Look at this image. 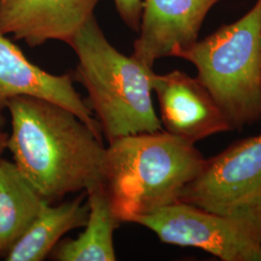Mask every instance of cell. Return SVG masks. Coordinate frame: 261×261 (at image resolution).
<instances>
[{
  "mask_svg": "<svg viewBox=\"0 0 261 261\" xmlns=\"http://www.w3.org/2000/svg\"><path fill=\"white\" fill-rule=\"evenodd\" d=\"M85 193L88 219L84 231L75 239L58 243L53 256L59 261L116 260L113 233L121 222L112 209L103 182L88 188Z\"/></svg>",
  "mask_w": 261,
  "mask_h": 261,
  "instance_id": "obj_11",
  "label": "cell"
},
{
  "mask_svg": "<svg viewBox=\"0 0 261 261\" xmlns=\"http://www.w3.org/2000/svg\"><path fill=\"white\" fill-rule=\"evenodd\" d=\"M68 45L77 56L74 82L85 88V102L109 143L126 136L163 130L152 100L153 68L118 51L95 17Z\"/></svg>",
  "mask_w": 261,
  "mask_h": 261,
  "instance_id": "obj_3",
  "label": "cell"
},
{
  "mask_svg": "<svg viewBox=\"0 0 261 261\" xmlns=\"http://www.w3.org/2000/svg\"><path fill=\"white\" fill-rule=\"evenodd\" d=\"M153 92L166 132L196 144L220 133L233 130L223 110L202 84L174 70L153 76Z\"/></svg>",
  "mask_w": 261,
  "mask_h": 261,
  "instance_id": "obj_7",
  "label": "cell"
},
{
  "mask_svg": "<svg viewBox=\"0 0 261 261\" xmlns=\"http://www.w3.org/2000/svg\"><path fill=\"white\" fill-rule=\"evenodd\" d=\"M179 201L224 214L261 203V133L206 159Z\"/></svg>",
  "mask_w": 261,
  "mask_h": 261,
  "instance_id": "obj_6",
  "label": "cell"
},
{
  "mask_svg": "<svg viewBox=\"0 0 261 261\" xmlns=\"http://www.w3.org/2000/svg\"><path fill=\"white\" fill-rule=\"evenodd\" d=\"M47 202L15 163L0 158V255L7 254Z\"/></svg>",
  "mask_w": 261,
  "mask_h": 261,
  "instance_id": "obj_13",
  "label": "cell"
},
{
  "mask_svg": "<svg viewBox=\"0 0 261 261\" xmlns=\"http://www.w3.org/2000/svg\"><path fill=\"white\" fill-rule=\"evenodd\" d=\"M222 0H142L132 56L153 68L161 58L193 46L209 11Z\"/></svg>",
  "mask_w": 261,
  "mask_h": 261,
  "instance_id": "obj_8",
  "label": "cell"
},
{
  "mask_svg": "<svg viewBox=\"0 0 261 261\" xmlns=\"http://www.w3.org/2000/svg\"><path fill=\"white\" fill-rule=\"evenodd\" d=\"M29 96L59 105L79 118L98 136L99 123L85 99L75 90L73 75H54L29 61L11 40L0 33V112L11 99Z\"/></svg>",
  "mask_w": 261,
  "mask_h": 261,
  "instance_id": "obj_9",
  "label": "cell"
},
{
  "mask_svg": "<svg viewBox=\"0 0 261 261\" xmlns=\"http://www.w3.org/2000/svg\"><path fill=\"white\" fill-rule=\"evenodd\" d=\"M100 0H0V33L30 47L56 40L69 44L94 17Z\"/></svg>",
  "mask_w": 261,
  "mask_h": 261,
  "instance_id": "obj_10",
  "label": "cell"
},
{
  "mask_svg": "<svg viewBox=\"0 0 261 261\" xmlns=\"http://www.w3.org/2000/svg\"><path fill=\"white\" fill-rule=\"evenodd\" d=\"M206 158L194 143L165 130L122 137L109 143L103 184L121 223L179 202Z\"/></svg>",
  "mask_w": 261,
  "mask_h": 261,
  "instance_id": "obj_2",
  "label": "cell"
},
{
  "mask_svg": "<svg viewBox=\"0 0 261 261\" xmlns=\"http://www.w3.org/2000/svg\"><path fill=\"white\" fill-rule=\"evenodd\" d=\"M7 149L48 203L103 182L107 147L74 112L29 96L11 99Z\"/></svg>",
  "mask_w": 261,
  "mask_h": 261,
  "instance_id": "obj_1",
  "label": "cell"
},
{
  "mask_svg": "<svg viewBox=\"0 0 261 261\" xmlns=\"http://www.w3.org/2000/svg\"><path fill=\"white\" fill-rule=\"evenodd\" d=\"M8 138H9V135L0 132V158H1L2 154H3V152L7 149Z\"/></svg>",
  "mask_w": 261,
  "mask_h": 261,
  "instance_id": "obj_15",
  "label": "cell"
},
{
  "mask_svg": "<svg viewBox=\"0 0 261 261\" xmlns=\"http://www.w3.org/2000/svg\"><path fill=\"white\" fill-rule=\"evenodd\" d=\"M134 224L162 243L200 249L221 260L261 261V203L224 214L179 201Z\"/></svg>",
  "mask_w": 261,
  "mask_h": 261,
  "instance_id": "obj_5",
  "label": "cell"
},
{
  "mask_svg": "<svg viewBox=\"0 0 261 261\" xmlns=\"http://www.w3.org/2000/svg\"><path fill=\"white\" fill-rule=\"evenodd\" d=\"M123 22L135 32H139L142 0H113Z\"/></svg>",
  "mask_w": 261,
  "mask_h": 261,
  "instance_id": "obj_14",
  "label": "cell"
},
{
  "mask_svg": "<svg viewBox=\"0 0 261 261\" xmlns=\"http://www.w3.org/2000/svg\"><path fill=\"white\" fill-rule=\"evenodd\" d=\"M86 193L59 205L47 202L27 231L7 252L8 261H42L69 231L84 227L88 219Z\"/></svg>",
  "mask_w": 261,
  "mask_h": 261,
  "instance_id": "obj_12",
  "label": "cell"
},
{
  "mask_svg": "<svg viewBox=\"0 0 261 261\" xmlns=\"http://www.w3.org/2000/svg\"><path fill=\"white\" fill-rule=\"evenodd\" d=\"M3 124H4V117L2 116V114H1V112H0V129L2 128Z\"/></svg>",
  "mask_w": 261,
  "mask_h": 261,
  "instance_id": "obj_16",
  "label": "cell"
},
{
  "mask_svg": "<svg viewBox=\"0 0 261 261\" xmlns=\"http://www.w3.org/2000/svg\"><path fill=\"white\" fill-rule=\"evenodd\" d=\"M233 130L261 120V0L233 23L179 51Z\"/></svg>",
  "mask_w": 261,
  "mask_h": 261,
  "instance_id": "obj_4",
  "label": "cell"
}]
</instances>
